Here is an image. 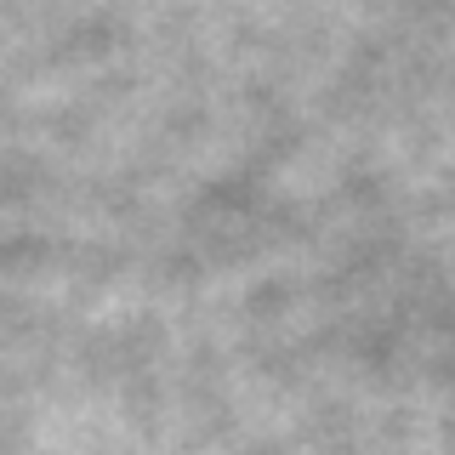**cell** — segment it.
Here are the masks:
<instances>
[]
</instances>
